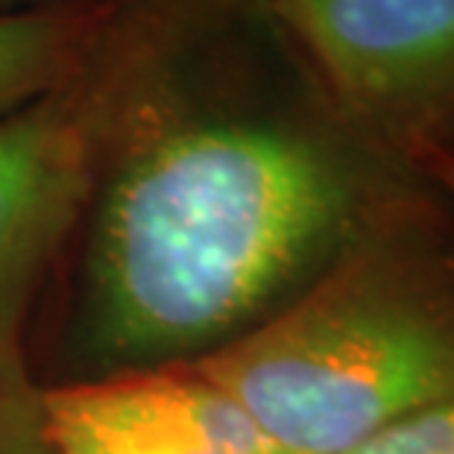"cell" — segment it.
I'll list each match as a JSON object with an SVG mask.
<instances>
[{
  "label": "cell",
  "instance_id": "6",
  "mask_svg": "<svg viewBox=\"0 0 454 454\" xmlns=\"http://www.w3.org/2000/svg\"><path fill=\"white\" fill-rule=\"evenodd\" d=\"M109 0L0 9V118L82 71Z\"/></svg>",
  "mask_w": 454,
  "mask_h": 454
},
{
  "label": "cell",
  "instance_id": "2",
  "mask_svg": "<svg viewBox=\"0 0 454 454\" xmlns=\"http://www.w3.org/2000/svg\"><path fill=\"white\" fill-rule=\"evenodd\" d=\"M191 366L291 454H340L454 393V200L437 182Z\"/></svg>",
  "mask_w": 454,
  "mask_h": 454
},
{
  "label": "cell",
  "instance_id": "5",
  "mask_svg": "<svg viewBox=\"0 0 454 454\" xmlns=\"http://www.w3.org/2000/svg\"><path fill=\"white\" fill-rule=\"evenodd\" d=\"M42 417L51 454H291L191 364L44 384Z\"/></svg>",
  "mask_w": 454,
  "mask_h": 454
},
{
  "label": "cell",
  "instance_id": "7",
  "mask_svg": "<svg viewBox=\"0 0 454 454\" xmlns=\"http://www.w3.org/2000/svg\"><path fill=\"white\" fill-rule=\"evenodd\" d=\"M340 454H454V393L404 413Z\"/></svg>",
  "mask_w": 454,
  "mask_h": 454
},
{
  "label": "cell",
  "instance_id": "8",
  "mask_svg": "<svg viewBox=\"0 0 454 454\" xmlns=\"http://www.w3.org/2000/svg\"><path fill=\"white\" fill-rule=\"evenodd\" d=\"M0 454H51L42 417V384L30 390L0 387Z\"/></svg>",
  "mask_w": 454,
  "mask_h": 454
},
{
  "label": "cell",
  "instance_id": "9",
  "mask_svg": "<svg viewBox=\"0 0 454 454\" xmlns=\"http://www.w3.org/2000/svg\"><path fill=\"white\" fill-rule=\"evenodd\" d=\"M422 168L440 182V188L454 200V156H428L422 159Z\"/></svg>",
  "mask_w": 454,
  "mask_h": 454
},
{
  "label": "cell",
  "instance_id": "4",
  "mask_svg": "<svg viewBox=\"0 0 454 454\" xmlns=\"http://www.w3.org/2000/svg\"><path fill=\"white\" fill-rule=\"evenodd\" d=\"M98 89L89 59L44 98L0 118V387H38L33 320L91 182Z\"/></svg>",
  "mask_w": 454,
  "mask_h": 454
},
{
  "label": "cell",
  "instance_id": "3",
  "mask_svg": "<svg viewBox=\"0 0 454 454\" xmlns=\"http://www.w3.org/2000/svg\"><path fill=\"white\" fill-rule=\"evenodd\" d=\"M334 98L413 159L454 156V0H267Z\"/></svg>",
  "mask_w": 454,
  "mask_h": 454
},
{
  "label": "cell",
  "instance_id": "10",
  "mask_svg": "<svg viewBox=\"0 0 454 454\" xmlns=\"http://www.w3.org/2000/svg\"><path fill=\"white\" fill-rule=\"evenodd\" d=\"M47 4H74V0H0L4 9H24V6H47Z\"/></svg>",
  "mask_w": 454,
  "mask_h": 454
},
{
  "label": "cell",
  "instance_id": "1",
  "mask_svg": "<svg viewBox=\"0 0 454 454\" xmlns=\"http://www.w3.org/2000/svg\"><path fill=\"white\" fill-rule=\"evenodd\" d=\"M89 71L91 182L42 387L220 352L437 188L334 98L267 0H109Z\"/></svg>",
  "mask_w": 454,
  "mask_h": 454
}]
</instances>
